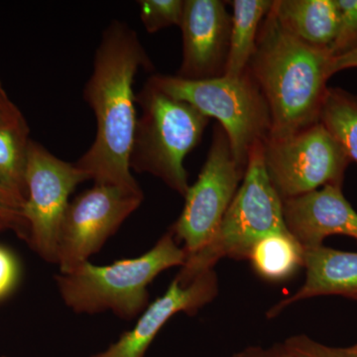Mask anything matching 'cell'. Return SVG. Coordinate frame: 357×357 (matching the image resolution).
<instances>
[{"mask_svg": "<svg viewBox=\"0 0 357 357\" xmlns=\"http://www.w3.org/2000/svg\"><path fill=\"white\" fill-rule=\"evenodd\" d=\"M140 20L150 34L180 26L184 13L185 0H140Z\"/></svg>", "mask_w": 357, "mask_h": 357, "instance_id": "ffe728a7", "label": "cell"}, {"mask_svg": "<svg viewBox=\"0 0 357 357\" xmlns=\"http://www.w3.org/2000/svg\"><path fill=\"white\" fill-rule=\"evenodd\" d=\"M144 199L142 189L96 184L70 202L58 243L60 273L74 271L98 253Z\"/></svg>", "mask_w": 357, "mask_h": 357, "instance_id": "30bf717a", "label": "cell"}, {"mask_svg": "<svg viewBox=\"0 0 357 357\" xmlns=\"http://www.w3.org/2000/svg\"><path fill=\"white\" fill-rule=\"evenodd\" d=\"M306 280L294 295L280 301L267 312L276 318L286 307L319 296H342L357 301V252L318 248L304 249Z\"/></svg>", "mask_w": 357, "mask_h": 357, "instance_id": "5bb4252c", "label": "cell"}, {"mask_svg": "<svg viewBox=\"0 0 357 357\" xmlns=\"http://www.w3.org/2000/svg\"><path fill=\"white\" fill-rule=\"evenodd\" d=\"M187 253L170 229L139 257L98 266L86 261L55 276L66 306L76 314L110 311L123 319L140 316L149 305L148 286L165 270L185 264Z\"/></svg>", "mask_w": 357, "mask_h": 357, "instance_id": "3957f363", "label": "cell"}, {"mask_svg": "<svg viewBox=\"0 0 357 357\" xmlns=\"http://www.w3.org/2000/svg\"><path fill=\"white\" fill-rule=\"evenodd\" d=\"M263 144L251 152L243 183L217 234L198 252L187 256L175 277L182 285H189L199 275L215 269L222 258L248 260L251 249L264 237L289 232L283 201L268 177Z\"/></svg>", "mask_w": 357, "mask_h": 357, "instance_id": "5b68a950", "label": "cell"}, {"mask_svg": "<svg viewBox=\"0 0 357 357\" xmlns=\"http://www.w3.org/2000/svg\"><path fill=\"white\" fill-rule=\"evenodd\" d=\"M354 68H357V46L342 55L332 58L331 74L333 76L340 70L354 69Z\"/></svg>", "mask_w": 357, "mask_h": 357, "instance_id": "4316f807", "label": "cell"}, {"mask_svg": "<svg viewBox=\"0 0 357 357\" xmlns=\"http://www.w3.org/2000/svg\"><path fill=\"white\" fill-rule=\"evenodd\" d=\"M20 278V266L17 258L8 248L0 245V301L13 292Z\"/></svg>", "mask_w": 357, "mask_h": 357, "instance_id": "603a6c76", "label": "cell"}, {"mask_svg": "<svg viewBox=\"0 0 357 357\" xmlns=\"http://www.w3.org/2000/svg\"><path fill=\"white\" fill-rule=\"evenodd\" d=\"M332 54L294 37L270 10L258 33L248 70L271 115L268 138H282L319 122Z\"/></svg>", "mask_w": 357, "mask_h": 357, "instance_id": "7a4b0ae2", "label": "cell"}, {"mask_svg": "<svg viewBox=\"0 0 357 357\" xmlns=\"http://www.w3.org/2000/svg\"><path fill=\"white\" fill-rule=\"evenodd\" d=\"M270 182L282 201L317 191L326 185L342 187L351 159L321 122L263 144Z\"/></svg>", "mask_w": 357, "mask_h": 357, "instance_id": "52a82bcc", "label": "cell"}, {"mask_svg": "<svg viewBox=\"0 0 357 357\" xmlns=\"http://www.w3.org/2000/svg\"><path fill=\"white\" fill-rule=\"evenodd\" d=\"M231 22L225 2L185 0L178 26L182 32V63L176 76L189 81L225 76Z\"/></svg>", "mask_w": 357, "mask_h": 357, "instance_id": "8fae6325", "label": "cell"}, {"mask_svg": "<svg viewBox=\"0 0 357 357\" xmlns=\"http://www.w3.org/2000/svg\"><path fill=\"white\" fill-rule=\"evenodd\" d=\"M284 345L295 357H357V344L349 347H328L305 335L289 337Z\"/></svg>", "mask_w": 357, "mask_h": 357, "instance_id": "7402d4cb", "label": "cell"}, {"mask_svg": "<svg viewBox=\"0 0 357 357\" xmlns=\"http://www.w3.org/2000/svg\"><path fill=\"white\" fill-rule=\"evenodd\" d=\"M245 171L237 163L225 129L215 123L198 180L190 185L184 208L170 229L176 241L183 243L187 256L198 252L217 234Z\"/></svg>", "mask_w": 357, "mask_h": 357, "instance_id": "ba28073f", "label": "cell"}, {"mask_svg": "<svg viewBox=\"0 0 357 357\" xmlns=\"http://www.w3.org/2000/svg\"><path fill=\"white\" fill-rule=\"evenodd\" d=\"M31 140L27 121L0 126V191L23 206L27 197L26 168Z\"/></svg>", "mask_w": 357, "mask_h": 357, "instance_id": "ac0fdd59", "label": "cell"}, {"mask_svg": "<svg viewBox=\"0 0 357 357\" xmlns=\"http://www.w3.org/2000/svg\"><path fill=\"white\" fill-rule=\"evenodd\" d=\"M136 103L141 114L129 158L131 172L150 174L185 198L190 188L185 158L201 143L210 117L148 79Z\"/></svg>", "mask_w": 357, "mask_h": 357, "instance_id": "277c9868", "label": "cell"}, {"mask_svg": "<svg viewBox=\"0 0 357 357\" xmlns=\"http://www.w3.org/2000/svg\"><path fill=\"white\" fill-rule=\"evenodd\" d=\"M284 220L291 236L304 249L324 245L326 237L349 236L357 241V213L342 187L326 185L283 202Z\"/></svg>", "mask_w": 357, "mask_h": 357, "instance_id": "4fadbf2b", "label": "cell"}, {"mask_svg": "<svg viewBox=\"0 0 357 357\" xmlns=\"http://www.w3.org/2000/svg\"><path fill=\"white\" fill-rule=\"evenodd\" d=\"M86 181L88 176L76 163L58 158L41 143L31 140L22 215L27 227L26 241L45 261L58 262L59 234L70 195Z\"/></svg>", "mask_w": 357, "mask_h": 357, "instance_id": "9c48e42d", "label": "cell"}, {"mask_svg": "<svg viewBox=\"0 0 357 357\" xmlns=\"http://www.w3.org/2000/svg\"><path fill=\"white\" fill-rule=\"evenodd\" d=\"M1 357H6V356H1Z\"/></svg>", "mask_w": 357, "mask_h": 357, "instance_id": "f1b7e54d", "label": "cell"}, {"mask_svg": "<svg viewBox=\"0 0 357 357\" xmlns=\"http://www.w3.org/2000/svg\"><path fill=\"white\" fill-rule=\"evenodd\" d=\"M11 229L15 231V227L10 222H6L4 220H0V232L4 231V230Z\"/></svg>", "mask_w": 357, "mask_h": 357, "instance_id": "83f0119b", "label": "cell"}, {"mask_svg": "<svg viewBox=\"0 0 357 357\" xmlns=\"http://www.w3.org/2000/svg\"><path fill=\"white\" fill-rule=\"evenodd\" d=\"M232 357H295L286 349L284 344H275L273 347H248L243 351L236 352Z\"/></svg>", "mask_w": 357, "mask_h": 357, "instance_id": "484cf974", "label": "cell"}, {"mask_svg": "<svg viewBox=\"0 0 357 357\" xmlns=\"http://www.w3.org/2000/svg\"><path fill=\"white\" fill-rule=\"evenodd\" d=\"M24 121V115L7 95L0 81V126L21 123Z\"/></svg>", "mask_w": 357, "mask_h": 357, "instance_id": "d4e9b609", "label": "cell"}, {"mask_svg": "<svg viewBox=\"0 0 357 357\" xmlns=\"http://www.w3.org/2000/svg\"><path fill=\"white\" fill-rule=\"evenodd\" d=\"M232 22L229 58L225 76L241 77L248 70L255 54L258 33L263 20L271 10L272 0L231 1Z\"/></svg>", "mask_w": 357, "mask_h": 357, "instance_id": "2e32d148", "label": "cell"}, {"mask_svg": "<svg viewBox=\"0 0 357 357\" xmlns=\"http://www.w3.org/2000/svg\"><path fill=\"white\" fill-rule=\"evenodd\" d=\"M319 122L357 164V96L342 89L328 88Z\"/></svg>", "mask_w": 357, "mask_h": 357, "instance_id": "d6986e66", "label": "cell"}, {"mask_svg": "<svg viewBox=\"0 0 357 357\" xmlns=\"http://www.w3.org/2000/svg\"><path fill=\"white\" fill-rule=\"evenodd\" d=\"M23 204L0 191V220L10 222L15 232L23 239H27V227L22 215Z\"/></svg>", "mask_w": 357, "mask_h": 357, "instance_id": "cb8c5ba5", "label": "cell"}, {"mask_svg": "<svg viewBox=\"0 0 357 357\" xmlns=\"http://www.w3.org/2000/svg\"><path fill=\"white\" fill-rule=\"evenodd\" d=\"M340 15L338 31L331 46L333 57L342 55L357 46V0H335Z\"/></svg>", "mask_w": 357, "mask_h": 357, "instance_id": "44dd1931", "label": "cell"}, {"mask_svg": "<svg viewBox=\"0 0 357 357\" xmlns=\"http://www.w3.org/2000/svg\"><path fill=\"white\" fill-rule=\"evenodd\" d=\"M218 294L215 269L202 273L189 285H181L176 279L161 297L148 305L132 330L122 333L116 342L91 357H144L148 347L169 319L185 312L195 316L210 304Z\"/></svg>", "mask_w": 357, "mask_h": 357, "instance_id": "7c38bea8", "label": "cell"}, {"mask_svg": "<svg viewBox=\"0 0 357 357\" xmlns=\"http://www.w3.org/2000/svg\"><path fill=\"white\" fill-rule=\"evenodd\" d=\"M148 81L167 95L191 103L206 116L217 119L244 170L252 150L271 133L269 107L248 69L237 77L189 81L176 75L157 74Z\"/></svg>", "mask_w": 357, "mask_h": 357, "instance_id": "8992f818", "label": "cell"}, {"mask_svg": "<svg viewBox=\"0 0 357 357\" xmlns=\"http://www.w3.org/2000/svg\"><path fill=\"white\" fill-rule=\"evenodd\" d=\"M141 68L151 70L152 63L137 33L124 21L112 20L102 31L84 88L96 117L95 140L76 162L96 184L141 189L129 165L138 119L134 79Z\"/></svg>", "mask_w": 357, "mask_h": 357, "instance_id": "6da1fadb", "label": "cell"}, {"mask_svg": "<svg viewBox=\"0 0 357 357\" xmlns=\"http://www.w3.org/2000/svg\"><path fill=\"white\" fill-rule=\"evenodd\" d=\"M248 261L263 280L281 283L304 268V248L290 232L271 234L255 244Z\"/></svg>", "mask_w": 357, "mask_h": 357, "instance_id": "e0dca14e", "label": "cell"}, {"mask_svg": "<svg viewBox=\"0 0 357 357\" xmlns=\"http://www.w3.org/2000/svg\"><path fill=\"white\" fill-rule=\"evenodd\" d=\"M271 11L290 34L310 46L330 49L337 37L335 0H275Z\"/></svg>", "mask_w": 357, "mask_h": 357, "instance_id": "9a60e30c", "label": "cell"}]
</instances>
